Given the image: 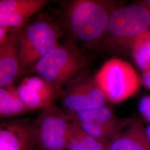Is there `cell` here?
Here are the masks:
<instances>
[{
    "label": "cell",
    "mask_w": 150,
    "mask_h": 150,
    "mask_svg": "<svg viewBox=\"0 0 150 150\" xmlns=\"http://www.w3.org/2000/svg\"><path fill=\"white\" fill-rule=\"evenodd\" d=\"M12 31L7 27L0 26V46H2L8 42L11 38Z\"/></svg>",
    "instance_id": "ac0fdd59"
},
{
    "label": "cell",
    "mask_w": 150,
    "mask_h": 150,
    "mask_svg": "<svg viewBox=\"0 0 150 150\" xmlns=\"http://www.w3.org/2000/svg\"><path fill=\"white\" fill-rule=\"evenodd\" d=\"M72 123H94L106 125L124 126L131 119L118 118L112 110L106 106L79 112L66 114Z\"/></svg>",
    "instance_id": "4fadbf2b"
},
{
    "label": "cell",
    "mask_w": 150,
    "mask_h": 150,
    "mask_svg": "<svg viewBox=\"0 0 150 150\" xmlns=\"http://www.w3.org/2000/svg\"><path fill=\"white\" fill-rule=\"evenodd\" d=\"M94 77L107 101L112 103L127 100L139 88V77L134 68L129 62L117 58L106 61Z\"/></svg>",
    "instance_id": "5b68a950"
},
{
    "label": "cell",
    "mask_w": 150,
    "mask_h": 150,
    "mask_svg": "<svg viewBox=\"0 0 150 150\" xmlns=\"http://www.w3.org/2000/svg\"><path fill=\"white\" fill-rule=\"evenodd\" d=\"M66 150H106V146L72 123Z\"/></svg>",
    "instance_id": "9a60e30c"
},
{
    "label": "cell",
    "mask_w": 150,
    "mask_h": 150,
    "mask_svg": "<svg viewBox=\"0 0 150 150\" xmlns=\"http://www.w3.org/2000/svg\"><path fill=\"white\" fill-rule=\"evenodd\" d=\"M150 30V12L145 5L116 7L107 26V44L130 47L136 38Z\"/></svg>",
    "instance_id": "277c9868"
},
{
    "label": "cell",
    "mask_w": 150,
    "mask_h": 150,
    "mask_svg": "<svg viewBox=\"0 0 150 150\" xmlns=\"http://www.w3.org/2000/svg\"><path fill=\"white\" fill-rule=\"evenodd\" d=\"M129 48L139 69L143 72L150 69V30L136 38Z\"/></svg>",
    "instance_id": "2e32d148"
},
{
    "label": "cell",
    "mask_w": 150,
    "mask_h": 150,
    "mask_svg": "<svg viewBox=\"0 0 150 150\" xmlns=\"http://www.w3.org/2000/svg\"><path fill=\"white\" fill-rule=\"evenodd\" d=\"M50 2L48 0H1L0 26L20 30Z\"/></svg>",
    "instance_id": "9c48e42d"
},
{
    "label": "cell",
    "mask_w": 150,
    "mask_h": 150,
    "mask_svg": "<svg viewBox=\"0 0 150 150\" xmlns=\"http://www.w3.org/2000/svg\"><path fill=\"white\" fill-rule=\"evenodd\" d=\"M19 96L17 87L13 85L0 87V116L9 118L29 112Z\"/></svg>",
    "instance_id": "5bb4252c"
},
{
    "label": "cell",
    "mask_w": 150,
    "mask_h": 150,
    "mask_svg": "<svg viewBox=\"0 0 150 150\" xmlns=\"http://www.w3.org/2000/svg\"><path fill=\"white\" fill-rule=\"evenodd\" d=\"M18 30H13L7 43L0 46V86L13 85L21 74V64L17 43Z\"/></svg>",
    "instance_id": "8fae6325"
},
{
    "label": "cell",
    "mask_w": 150,
    "mask_h": 150,
    "mask_svg": "<svg viewBox=\"0 0 150 150\" xmlns=\"http://www.w3.org/2000/svg\"><path fill=\"white\" fill-rule=\"evenodd\" d=\"M139 109L142 117L150 122V95L145 96L141 99Z\"/></svg>",
    "instance_id": "e0dca14e"
},
{
    "label": "cell",
    "mask_w": 150,
    "mask_h": 150,
    "mask_svg": "<svg viewBox=\"0 0 150 150\" xmlns=\"http://www.w3.org/2000/svg\"><path fill=\"white\" fill-rule=\"evenodd\" d=\"M59 98L67 113L103 107L108 101L95 77L87 74L69 83L61 90Z\"/></svg>",
    "instance_id": "52a82bcc"
},
{
    "label": "cell",
    "mask_w": 150,
    "mask_h": 150,
    "mask_svg": "<svg viewBox=\"0 0 150 150\" xmlns=\"http://www.w3.org/2000/svg\"><path fill=\"white\" fill-rule=\"evenodd\" d=\"M145 127L139 120L131 121L106 146V150H150Z\"/></svg>",
    "instance_id": "7c38bea8"
},
{
    "label": "cell",
    "mask_w": 150,
    "mask_h": 150,
    "mask_svg": "<svg viewBox=\"0 0 150 150\" xmlns=\"http://www.w3.org/2000/svg\"><path fill=\"white\" fill-rule=\"evenodd\" d=\"M145 131L146 137L150 144V124L146 127H145Z\"/></svg>",
    "instance_id": "ffe728a7"
},
{
    "label": "cell",
    "mask_w": 150,
    "mask_h": 150,
    "mask_svg": "<svg viewBox=\"0 0 150 150\" xmlns=\"http://www.w3.org/2000/svg\"><path fill=\"white\" fill-rule=\"evenodd\" d=\"M71 125L54 102L43 108L32 122V134L38 150H66Z\"/></svg>",
    "instance_id": "8992f818"
},
{
    "label": "cell",
    "mask_w": 150,
    "mask_h": 150,
    "mask_svg": "<svg viewBox=\"0 0 150 150\" xmlns=\"http://www.w3.org/2000/svg\"><path fill=\"white\" fill-rule=\"evenodd\" d=\"M115 8L111 1H72L64 10L66 26L82 43L95 44L106 34L110 17Z\"/></svg>",
    "instance_id": "6da1fadb"
},
{
    "label": "cell",
    "mask_w": 150,
    "mask_h": 150,
    "mask_svg": "<svg viewBox=\"0 0 150 150\" xmlns=\"http://www.w3.org/2000/svg\"><path fill=\"white\" fill-rule=\"evenodd\" d=\"M0 150H38L32 134V122L23 120L2 122Z\"/></svg>",
    "instance_id": "30bf717a"
},
{
    "label": "cell",
    "mask_w": 150,
    "mask_h": 150,
    "mask_svg": "<svg viewBox=\"0 0 150 150\" xmlns=\"http://www.w3.org/2000/svg\"><path fill=\"white\" fill-rule=\"evenodd\" d=\"M88 60L74 45L59 42L40 59L31 72L60 89L86 73Z\"/></svg>",
    "instance_id": "3957f363"
},
{
    "label": "cell",
    "mask_w": 150,
    "mask_h": 150,
    "mask_svg": "<svg viewBox=\"0 0 150 150\" xmlns=\"http://www.w3.org/2000/svg\"><path fill=\"white\" fill-rule=\"evenodd\" d=\"M62 33L58 22L45 14L39 15L18 30L21 74L31 71L38 61L59 42Z\"/></svg>",
    "instance_id": "7a4b0ae2"
},
{
    "label": "cell",
    "mask_w": 150,
    "mask_h": 150,
    "mask_svg": "<svg viewBox=\"0 0 150 150\" xmlns=\"http://www.w3.org/2000/svg\"><path fill=\"white\" fill-rule=\"evenodd\" d=\"M146 7L148 8V9H149V10L150 12V0H149V1H146Z\"/></svg>",
    "instance_id": "44dd1931"
},
{
    "label": "cell",
    "mask_w": 150,
    "mask_h": 150,
    "mask_svg": "<svg viewBox=\"0 0 150 150\" xmlns=\"http://www.w3.org/2000/svg\"><path fill=\"white\" fill-rule=\"evenodd\" d=\"M141 81L144 86L150 90V69L143 72Z\"/></svg>",
    "instance_id": "d6986e66"
},
{
    "label": "cell",
    "mask_w": 150,
    "mask_h": 150,
    "mask_svg": "<svg viewBox=\"0 0 150 150\" xmlns=\"http://www.w3.org/2000/svg\"><path fill=\"white\" fill-rule=\"evenodd\" d=\"M19 96L28 110L43 109L59 98L62 89L38 76L24 78L17 87Z\"/></svg>",
    "instance_id": "ba28073f"
}]
</instances>
